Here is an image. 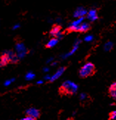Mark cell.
Wrapping results in <instances>:
<instances>
[{
	"instance_id": "7402d4cb",
	"label": "cell",
	"mask_w": 116,
	"mask_h": 120,
	"mask_svg": "<svg viewBox=\"0 0 116 120\" xmlns=\"http://www.w3.org/2000/svg\"><path fill=\"white\" fill-rule=\"evenodd\" d=\"M11 80H10V79H9V80H5L4 81V86H10V84H11Z\"/></svg>"
},
{
	"instance_id": "ac0fdd59",
	"label": "cell",
	"mask_w": 116,
	"mask_h": 120,
	"mask_svg": "<svg viewBox=\"0 0 116 120\" xmlns=\"http://www.w3.org/2000/svg\"><path fill=\"white\" fill-rule=\"evenodd\" d=\"M89 96L86 93H81V94H80V97H79V99H80V100L82 101V102H84V101H86L87 99H88Z\"/></svg>"
},
{
	"instance_id": "4316f807",
	"label": "cell",
	"mask_w": 116,
	"mask_h": 120,
	"mask_svg": "<svg viewBox=\"0 0 116 120\" xmlns=\"http://www.w3.org/2000/svg\"><path fill=\"white\" fill-rule=\"evenodd\" d=\"M52 60H53V58H49L48 60H47V64H49V63H50V61H52Z\"/></svg>"
},
{
	"instance_id": "277c9868",
	"label": "cell",
	"mask_w": 116,
	"mask_h": 120,
	"mask_svg": "<svg viewBox=\"0 0 116 120\" xmlns=\"http://www.w3.org/2000/svg\"><path fill=\"white\" fill-rule=\"evenodd\" d=\"M91 26L88 22H82L77 27L72 29V32H81V33H85L90 29Z\"/></svg>"
},
{
	"instance_id": "603a6c76",
	"label": "cell",
	"mask_w": 116,
	"mask_h": 120,
	"mask_svg": "<svg viewBox=\"0 0 116 120\" xmlns=\"http://www.w3.org/2000/svg\"><path fill=\"white\" fill-rule=\"evenodd\" d=\"M20 27V24H15L13 27V30H16V29H18V28H19Z\"/></svg>"
},
{
	"instance_id": "4fadbf2b",
	"label": "cell",
	"mask_w": 116,
	"mask_h": 120,
	"mask_svg": "<svg viewBox=\"0 0 116 120\" xmlns=\"http://www.w3.org/2000/svg\"><path fill=\"white\" fill-rule=\"evenodd\" d=\"M61 27L59 25H55L54 27H52V28L51 29L50 34L52 36V37H56L57 35L59 33H61Z\"/></svg>"
},
{
	"instance_id": "3957f363",
	"label": "cell",
	"mask_w": 116,
	"mask_h": 120,
	"mask_svg": "<svg viewBox=\"0 0 116 120\" xmlns=\"http://www.w3.org/2000/svg\"><path fill=\"white\" fill-rule=\"evenodd\" d=\"M15 49H16V53L19 59L24 58L28 52V49H27V47L25 46V45L23 42L16 43V46H15Z\"/></svg>"
},
{
	"instance_id": "44dd1931",
	"label": "cell",
	"mask_w": 116,
	"mask_h": 120,
	"mask_svg": "<svg viewBox=\"0 0 116 120\" xmlns=\"http://www.w3.org/2000/svg\"><path fill=\"white\" fill-rule=\"evenodd\" d=\"M22 120H35V119L33 118L32 116H27V115H26V116L24 117V118H22Z\"/></svg>"
},
{
	"instance_id": "5b68a950",
	"label": "cell",
	"mask_w": 116,
	"mask_h": 120,
	"mask_svg": "<svg viewBox=\"0 0 116 120\" xmlns=\"http://www.w3.org/2000/svg\"><path fill=\"white\" fill-rule=\"evenodd\" d=\"M81 43V39H79V38H76V41H75V42H74V44H73V47H72V49L68 53H67V54H65L64 55L61 56V58H68V57H70V56L74 54V53L76 52L77 51V49H78V46H79V44H80Z\"/></svg>"
},
{
	"instance_id": "cb8c5ba5",
	"label": "cell",
	"mask_w": 116,
	"mask_h": 120,
	"mask_svg": "<svg viewBox=\"0 0 116 120\" xmlns=\"http://www.w3.org/2000/svg\"><path fill=\"white\" fill-rule=\"evenodd\" d=\"M50 77L51 76H50V75H47L46 76H44V79L46 80H50Z\"/></svg>"
},
{
	"instance_id": "7a4b0ae2",
	"label": "cell",
	"mask_w": 116,
	"mask_h": 120,
	"mask_svg": "<svg viewBox=\"0 0 116 120\" xmlns=\"http://www.w3.org/2000/svg\"><path fill=\"white\" fill-rule=\"evenodd\" d=\"M96 71V66L93 64L88 62L84 64L81 69L79 70V76L82 78H85L89 76L92 75Z\"/></svg>"
},
{
	"instance_id": "2e32d148",
	"label": "cell",
	"mask_w": 116,
	"mask_h": 120,
	"mask_svg": "<svg viewBox=\"0 0 116 120\" xmlns=\"http://www.w3.org/2000/svg\"><path fill=\"white\" fill-rule=\"evenodd\" d=\"M113 46H114V44L112 41H107V42L104 44V51L105 52H109L111 51L113 48Z\"/></svg>"
},
{
	"instance_id": "d4e9b609",
	"label": "cell",
	"mask_w": 116,
	"mask_h": 120,
	"mask_svg": "<svg viewBox=\"0 0 116 120\" xmlns=\"http://www.w3.org/2000/svg\"><path fill=\"white\" fill-rule=\"evenodd\" d=\"M43 71H44V72H48L49 71H50V69L48 67H44V69H43Z\"/></svg>"
},
{
	"instance_id": "ffe728a7",
	"label": "cell",
	"mask_w": 116,
	"mask_h": 120,
	"mask_svg": "<svg viewBox=\"0 0 116 120\" xmlns=\"http://www.w3.org/2000/svg\"><path fill=\"white\" fill-rule=\"evenodd\" d=\"M116 118V111H113L109 113V119H115Z\"/></svg>"
},
{
	"instance_id": "f1b7e54d",
	"label": "cell",
	"mask_w": 116,
	"mask_h": 120,
	"mask_svg": "<svg viewBox=\"0 0 116 120\" xmlns=\"http://www.w3.org/2000/svg\"><path fill=\"white\" fill-rule=\"evenodd\" d=\"M15 80H16L15 78H11V79H10V80H11V82H14V81H15Z\"/></svg>"
},
{
	"instance_id": "7c38bea8",
	"label": "cell",
	"mask_w": 116,
	"mask_h": 120,
	"mask_svg": "<svg viewBox=\"0 0 116 120\" xmlns=\"http://www.w3.org/2000/svg\"><path fill=\"white\" fill-rule=\"evenodd\" d=\"M84 20V16L77 18L76 20L73 21V22H72L70 24V26H69V27H68V30H69L70 31H71V32H72V29L74 28V27H77V26L79 25L81 23H82Z\"/></svg>"
},
{
	"instance_id": "8992f818",
	"label": "cell",
	"mask_w": 116,
	"mask_h": 120,
	"mask_svg": "<svg viewBox=\"0 0 116 120\" xmlns=\"http://www.w3.org/2000/svg\"><path fill=\"white\" fill-rule=\"evenodd\" d=\"M25 113L27 116H32L33 118H34L35 119H38L40 117V111L38 109H36L35 108H28V110H26Z\"/></svg>"
},
{
	"instance_id": "9a60e30c",
	"label": "cell",
	"mask_w": 116,
	"mask_h": 120,
	"mask_svg": "<svg viewBox=\"0 0 116 120\" xmlns=\"http://www.w3.org/2000/svg\"><path fill=\"white\" fill-rule=\"evenodd\" d=\"M58 42H59V39L56 38H51L48 42L46 44V47L47 48H52V47H54L55 46L57 45Z\"/></svg>"
},
{
	"instance_id": "6da1fadb",
	"label": "cell",
	"mask_w": 116,
	"mask_h": 120,
	"mask_svg": "<svg viewBox=\"0 0 116 120\" xmlns=\"http://www.w3.org/2000/svg\"><path fill=\"white\" fill-rule=\"evenodd\" d=\"M78 89V86L70 80H66L62 83L60 92L64 94H74Z\"/></svg>"
},
{
	"instance_id": "30bf717a",
	"label": "cell",
	"mask_w": 116,
	"mask_h": 120,
	"mask_svg": "<svg viewBox=\"0 0 116 120\" xmlns=\"http://www.w3.org/2000/svg\"><path fill=\"white\" fill-rule=\"evenodd\" d=\"M87 10L83 8V7H78L76 8V10L73 13V16L75 18H79V17H82V16H85L87 15Z\"/></svg>"
},
{
	"instance_id": "e0dca14e",
	"label": "cell",
	"mask_w": 116,
	"mask_h": 120,
	"mask_svg": "<svg viewBox=\"0 0 116 120\" xmlns=\"http://www.w3.org/2000/svg\"><path fill=\"white\" fill-rule=\"evenodd\" d=\"M35 77H36V75L33 71H28L25 75V79L27 80H30L34 79Z\"/></svg>"
},
{
	"instance_id": "484cf974",
	"label": "cell",
	"mask_w": 116,
	"mask_h": 120,
	"mask_svg": "<svg viewBox=\"0 0 116 120\" xmlns=\"http://www.w3.org/2000/svg\"><path fill=\"white\" fill-rule=\"evenodd\" d=\"M43 82H44V81H43V80H39V81L36 82V83H37V84H39V85L43 84Z\"/></svg>"
},
{
	"instance_id": "52a82bcc",
	"label": "cell",
	"mask_w": 116,
	"mask_h": 120,
	"mask_svg": "<svg viewBox=\"0 0 116 120\" xmlns=\"http://www.w3.org/2000/svg\"><path fill=\"white\" fill-rule=\"evenodd\" d=\"M10 63V59L7 53V50L4 51L0 56V67H4Z\"/></svg>"
},
{
	"instance_id": "9c48e42d",
	"label": "cell",
	"mask_w": 116,
	"mask_h": 120,
	"mask_svg": "<svg viewBox=\"0 0 116 120\" xmlns=\"http://www.w3.org/2000/svg\"><path fill=\"white\" fill-rule=\"evenodd\" d=\"M87 17L90 22H95L96 20H97L98 19V15L97 14V10L90 9L87 13Z\"/></svg>"
},
{
	"instance_id": "ba28073f",
	"label": "cell",
	"mask_w": 116,
	"mask_h": 120,
	"mask_svg": "<svg viewBox=\"0 0 116 120\" xmlns=\"http://www.w3.org/2000/svg\"><path fill=\"white\" fill-rule=\"evenodd\" d=\"M7 53L8 55L9 59H10V64H17L19 61V58L17 56L16 53L14 52L13 50H7Z\"/></svg>"
},
{
	"instance_id": "8fae6325",
	"label": "cell",
	"mask_w": 116,
	"mask_h": 120,
	"mask_svg": "<svg viewBox=\"0 0 116 120\" xmlns=\"http://www.w3.org/2000/svg\"><path fill=\"white\" fill-rule=\"evenodd\" d=\"M66 70V67H60L59 69L56 71V72L55 74L50 77V82H53L56 80H58L59 78L63 75V73L64 72V71Z\"/></svg>"
},
{
	"instance_id": "5bb4252c",
	"label": "cell",
	"mask_w": 116,
	"mask_h": 120,
	"mask_svg": "<svg viewBox=\"0 0 116 120\" xmlns=\"http://www.w3.org/2000/svg\"><path fill=\"white\" fill-rule=\"evenodd\" d=\"M109 93L113 99L116 98V82H112L109 88Z\"/></svg>"
},
{
	"instance_id": "83f0119b",
	"label": "cell",
	"mask_w": 116,
	"mask_h": 120,
	"mask_svg": "<svg viewBox=\"0 0 116 120\" xmlns=\"http://www.w3.org/2000/svg\"><path fill=\"white\" fill-rule=\"evenodd\" d=\"M56 65H57V62H53L52 64H51V66H56Z\"/></svg>"
},
{
	"instance_id": "d6986e66",
	"label": "cell",
	"mask_w": 116,
	"mask_h": 120,
	"mask_svg": "<svg viewBox=\"0 0 116 120\" xmlns=\"http://www.w3.org/2000/svg\"><path fill=\"white\" fill-rule=\"evenodd\" d=\"M94 37H93V35H87L85 38H84V41H87V42H90V41H92L93 40Z\"/></svg>"
}]
</instances>
